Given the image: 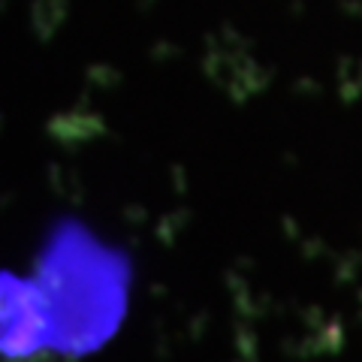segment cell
I'll return each instance as SVG.
<instances>
[{
    "label": "cell",
    "mask_w": 362,
    "mask_h": 362,
    "mask_svg": "<svg viewBox=\"0 0 362 362\" xmlns=\"http://www.w3.org/2000/svg\"><path fill=\"white\" fill-rule=\"evenodd\" d=\"M49 350V317L33 278L0 272V356L28 359Z\"/></svg>",
    "instance_id": "cell-2"
},
{
    "label": "cell",
    "mask_w": 362,
    "mask_h": 362,
    "mask_svg": "<svg viewBox=\"0 0 362 362\" xmlns=\"http://www.w3.org/2000/svg\"><path fill=\"white\" fill-rule=\"evenodd\" d=\"M33 281L49 317V350L88 356L103 350L130 308L127 254L97 239L78 221H61L42 242Z\"/></svg>",
    "instance_id": "cell-1"
}]
</instances>
